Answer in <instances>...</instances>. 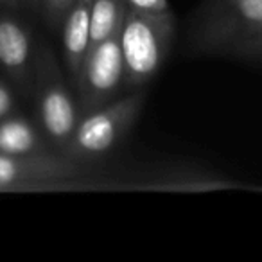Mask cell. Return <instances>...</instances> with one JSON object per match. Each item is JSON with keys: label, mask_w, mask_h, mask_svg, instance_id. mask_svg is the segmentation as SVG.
I'll use <instances>...</instances> for the list:
<instances>
[{"label": "cell", "mask_w": 262, "mask_h": 262, "mask_svg": "<svg viewBox=\"0 0 262 262\" xmlns=\"http://www.w3.org/2000/svg\"><path fill=\"white\" fill-rule=\"evenodd\" d=\"M230 58L248 59V61H262V31L255 34V36H251L250 40L237 45L230 52Z\"/></svg>", "instance_id": "15"}, {"label": "cell", "mask_w": 262, "mask_h": 262, "mask_svg": "<svg viewBox=\"0 0 262 262\" xmlns=\"http://www.w3.org/2000/svg\"><path fill=\"white\" fill-rule=\"evenodd\" d=\"M124 13H126L124 0H92L90 47L119 33Z\"/></svg>", "instance_id": "11"}, {"label": "cell", "mask_w": 262, "mask_h": 262, "mask_svg": "<svg viewBox=\"0 0 262 262\" xmlns=\"http://www.w3.org/2000/svg\"><path fill=\"white\" fill-rule=\"evenodd\" d=\"M72 86L79 101L81 115L115 101L127 92L119 33L88 49Z\"/></svg>", "instance_id": "6"}, {"label": "cell", "mask_w": 262, "mask_h": 262, "mask_svg": "<svg viewBox=\"0 0 262 262\" xmlns=\"http://www.w3.org/2000/svg\"><path fill=\"white\" fill-rule=\"evenodd\" d=\"M20 99H22V94L16 90L15 84L4 74H0V119L22 112Z\"/></svg>", "instance_id": "13"}, {"label": "cell", "mask_w": 262, "mask_h": 262, "mask_svg": "<svg viewBox=\"0 0 262 262\" xmlns=\"http://www.w3.org/2000/svg\"><path fill=\"white\" fill-rule=\"evenodd\" d=\"M127 9H135L149 15H171L172 8L169 0H124Z\"/></svg>", "instance_id": "16"}, {"label": "cell", "mask_w": 262, "mask_h": 262, "mask_svg": "<svg viewBox=\"0 0 262 262\" xmlns=\"http://www.w3.org/2000/svg\"><path fill=\"white\" fill-rule=\"evenodd\" d=\"M36 52L34 33L20 13L0 8V74L26 99H29L33 88Z\"/></svg>", "instance_id": "7"}, {"label": "cell", "mask_w": 262, "mask_h": 262, "mask_svg": "<svg viewBox=\"0 0 262 262\" xmlns=\"http://www.w3.org/2000/svg\"><path fill=\"white\" fill-rule=\"evenodd\" d=\"M56 151L34 117L16 112L0 119V155L26 157Z\"/></svg>", "instance_id": "10"}, {"label": "cell", "mask_w": 262, "mask_h": 262, "mask_svg": "<svg viewBox=\"0 0 262 262\" xmlns=\"http://www.w3.org/2000/svg\"><path fill=\"white\" fill-rule=\"evenodd\" d=\"M24 11L27 13H36L38 15V0H22Z\"/></svg>", "instance_id": "18"}, {"label": "cell", "mask_w": 262, "mask_h": 262, "mask_svg": "<svg viewBox=\"0 0 262 262\" xmlns=\"http://www.w3.org/2000/svg\"><path fill=\"white\" fill-rule=\"evenodd\" d=\"M124 189L157 190V192H212V190L255 189V187L200 165L174 164L140 172L133 182L126 183Z\"/></svg>", "instance_id": "8"}, {"label": "cell", "mask_w": 262, "mask_h": 262, "mask_svg": "<svg viewBox=\"0 0 262 262\" xmlns=\"http://www.w3.org/2000/svg\"><path fill=\"white\" fill-rule=\"evenodd\" d=\"M92 176V165L79 164L58 151L26 157L0 155V192L106 189Z\"/></svg>", "instance_id": "4"}, {"label": "cell", "mask_w": 262, "mask_h": 262, "mask_svg": "<svg viewBox=\"0 0 262 262\" xmlns=\"http://www.w3.org/2000/svg\"><path fill=\"white\" fill-rule=\"evenodd\" d=\"M0 8L4 9H11V11H24V6H22V0H0Z\"/></svg>", "instance_id": "17"}, {"label": "cell", "mask_w": 262, "mask_h": 262, "mask_svg": "<svg viewBox=\"0 0 262 262\" xmlns=\"http://www.w3.org/2000/svg\"><path fill=\"white\" fill-rule=\"evenodd\" d=\"M61 34L63 67L70 77V83L77 77L83 59L90 49L92 34V0H76L63 18L59 27Z\"/></svg>", "instance_id": "9"}, {"label": "cell", "mask_w": 262, "mask_h": 262, "mask_svg": "<svg viewBox=\"0 0 262 262\" xmlns=\"http://www.w3.org/2000/svg\"><path fill=\"white\" fill-rule=\"evenodd\" d=\"M146 99V88L127 90L115 101L81 115L63 155L84 165L110 157L137 124Z\"/></svg>", "instance_id": "3"}, {"label": "cell", "mask_w": 262, "mask_h": 262, "mask_svg": "<svg viewBox=\"0 0 262 262\" xmlns=\"http://www.w3.org/2000/svg\"><path fill=\"white\" fill-rule=\"evenodd\" d=\"M76 0H38V15L51 31L59 33L63 18Z\"/></svg>", "instance_id": "12"}, {"label": "cell", "mask_w": 262, "mask_h": 262, "mask_svg": "<svg viewBox=\"0 0 262 262\" xmlns=\"http://www.w3.org/2000/svg\"><path fill=\"white\" fill-rule=\"evenodd\" d=\"M29 101L33 102L34 120L51 146L63 155L81 119V106L65 67L45 41H38Z\"/></svg>", "instance_id": "1"}, {"label": "cell", "mask_w": 262, "mask_h": 262, "mask_svg": "<svg viewBox=\"0 0 262 262\" xmlns=\"http://www.w3.org/2000/svg\"><path fill=\"white\" fill-rule=\"evenodd\" d=\"M237 0H201L200 4L196 6V9L192 11L189 18V26H196V24H201L205 20L212 18L217 13H221L225 8H228L230 4H233Z\"/></svg>", "instance_id": "14"}, {"label": "cell", "mask_w": 262, "mask_h": 262, "mask_svg": "<svg viewBox=\"0 0 262 262\" xmlns=\"http://www.w3.org/2000/svg\"><path fill=\"white\" fill-rule=\"evenodd\" d=\"M174 40V13L149 15L126 8L119 29L126 90L146 88L151 81H155L167 63Z\"/></svg>", "instance_id": "2"}, {"label": "cell", "mask_w": 262, "mask_h": 262, "mask_svg": "<svg viewBox=\"0 0 262 262\" xmlns=\"http://www.w3.org/2000/svg\"><path fill=\"white\" fill-rule=\"evenodd\" d=\"M262 31V0H237L221 13L189 26L187 47L192 54L230 56V52Z\"/></svg>", "instance_id": "5"}]
</instances>
